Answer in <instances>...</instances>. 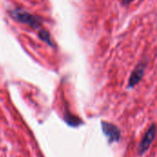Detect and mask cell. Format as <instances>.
<instances>
[{"mask_svg":"<svg viewBox=\"0 0 157 157\" xmlns=\"http://www.w3.org/2000/svg\"><path fill=\"white\" fill-rule=\"evenodd\" d=\"M133 0H122V2H123V4H125V5H127V4H130V3H132Z\"/></svg>","mask_w":157,"mask_h":157,"instance_id":"obj_6","label":"cell"},{"mask_svg":"<svg viewBox=\"0 0 157 157\" xmlns=\"http://www.w3.org/2000/svg\"><path fill=\"white\" fill-rule=\"evenodd\" d=\"M11 16L17 21L26 24L28 26H29L32 29H40L42 26V18L39 16L30 14L25 10H22L20 8H17L14 9L10 12Z\"/></svg>","mask_w":157,"mask_h":157,"instance_id":"obj_1","label":"cell"},{"mask_svg":"<svg viewBox=\"0 0 157 157\" xmlns=\"http://www.w3.org/2000/svg\"><path fill=\"white\" fill-rule=\"evenodd\" d=\"M39 37L41 40H43L44 42H46L47 44L51 45V46H53V43L51 40V36H50V33L44 29H40V32H39Z\"/></svg>","mask_w":157,"mask_h":157,"instance_id":"obj_5","label":"cell"},{"mask_svg":"<svg viewBox=\"0 0 157 157\" xmlns=\"http://www.w3.org/2000/svg\"><path fill=\"white\" fill-rule=\"evenodd\" d=\"M144 70H145V64L141 63H139L136 68L133 70V72L132 73L130 79H129V87L132 88L135 86H137L141 80L143 79V76L144 75Z\"/></svg>","mask_w":157,"mask_h":157,"instance_id":"obj_4","label":"cell"},{"mask_svg":"<svg viewBox=\"0 0 157 157\" xmlns=\"http://www.w3.org/2000/svg\"><path fill=\"white\" fill-rule=\"evenodd\" d=\"M101 128L105 136L108 138L109 143L112 144V143H118L120 141L121 131L115 124L103 121L101 122Z\"/></svg>","mask_w":157,"mask_h":157,"instance_id":"obj_3","label":"cell"},{"mask_svg":"<svg viewBox=\"0 0 157 157\" xmlns=\"http://www.w3.org/2000/svg\"><path fill=\"white\" fill-rule=\"evenodd\" d=\"M156 132V125L154 123V124H152L149 127L147 132L144 133L142 141L140 142V144H139V147H138V154H139V155H144L147 152V150L149 149V147L151 146V144H153V142L155 139Z\"/></svg>","mask_w":157,"mask_h":157,"instance_id":"obj_2","label":"cell"}]
</instances>
